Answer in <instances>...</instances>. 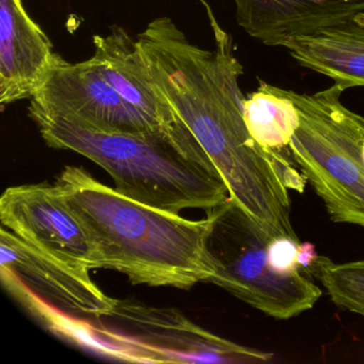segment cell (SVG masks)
I'll return each instance as SVG.
<instances>
[{"label": "cell", "mask_w": 364, "mask_h": 364, "mask_svg": "<svg viewBox=\"0 0 364 364\" xmlns=\"http://www.w3.org/2000/svg\"><path fill=\"white\" fill-rule=\"evenodd\" d=\"M215 46L191 43L171 18L152 21L137 37L146 80L161 102L168 131L187 129L220 172L230 197L272 237L299 242L291 221L289 191L308 181L280 151L259 146L247 129L240 87L244 69L233 39L206 0Z\"/></svg>", "instance_id": "cell-1"}, {"label": "cell", "mask_w": 364, "mask_h": 364, "mask_svg": "<svg viewBox=\"0 0 364 364\" xmlns=\"http://www.w3.org/2000/svg\"><path fill=\"white\" fill-rule=\"evenodd\" d=\"M92 240L102 269L114 270L133 284L188 289L210 282L205 253L208 218L189 220L131 199L69 166L55 182Z\"/></svg>", "instance_id": "cell-2"}, {"label": "cell", "mask_w": 364, "mask_h": 364, "mask_svg": "<svg viewBox=\"0 0 364 364\" xmlns=\"http://www.w3.org/2000/svg\"><path fill=\"white\" fill-rule=\"evenodd\" d=\"M29 116L48 146L101 166L114 189L136 201L180 214L186 208L210 210L230 197L220 172L193 138L164 129L106 133L31 107Z\"/></svg>", "instance_id": "cell-3"}, {"label": "cell", "mask_w": 364, "mask_h": 364, "mask_svg": "<svg viewBox=\"0 0 364 364\" xmlns=\"http://www.w3.org/2000/svg\"><path fill=\"white\" fill-rule=\"evenodd\" d=\"M343 92L336 85L314 95L284 90L300 117L289 148L331 221L364 229V118L343 105Z\"/></svg>", "instance_id": "cell-4"}, {"label": "cell", "mask_w": 364, "mask_h": 364, "mask_svg": "<svg viewBox=\"0 0 364 364\" xmlns=\"http://www.w3.org/2000/svg\"><path fill=\"white\" fill-rule=\"evenodd\" d=\"M205 253L212 266L210 283L278 319L310 310L321 289L304 272L283 274L270 263L268 235L231 197L206 212Z\"/></svg>", "instance_id": "cell-5"}, {"label": "cell", "mask_w": 364, "mask_h": 364, "mask_svg": "<svg viewBox=\"0 0 364 364\" xmlns=\"http://www.w3.org/2000/svg\"><path fill=\"white\" fill-rule=\"evenodd\" d=\"M103 336L127 347L123 357L151 363H259L267 351L242 346L200 327L174 308L117 300Z\"/></svg>", "instance_id": "cell-6"}, {"label": "cell", "mask_w": 364, "mask_h": 364, "mask_svg": "<svg viewBox=\"0 0 364 364\" xmlns=\"http://www.w3.org/2000/svg\"><path fill=\"white\" fill-rule=\"evenodd\" d=\"M1 278L24 301L42 302L75 318L100 319L114 312L117 300L91 279L90 270L57 259L0 230Z\"/></svg>", "instance_id": "cell-7"}, {"label": "cell", "mask_w": 364, "mask_h": 364, "mask_svg": "<svg viewBox=\"0 0 364 364\" xmlns=\"http://www.w3.org/2000/svg\"><path fill=\"white\" fill-rule=\"evenodd\" d=\"M29 107L106 133L163 129L119 95L92 57L70 63L58 55L50 75L31 97Z\"/></svg>", "instance_id": "cell-8"}, {"label": "cell", "mask_w": 364, "mask_h": 364, "mask_svg": "<svg viewBox=\"0 0 364 364\" xmlns=\"http://www.w3.org/2000/svg\"><path fill=\"white\" fill-rule=\"evenodd\" d=\"M1 225L27 244L85 269H102L88 232L56 184L9 187L0 198Z\"/></svg>", "instance_id": "cell-9"}, {"label": "cell", "mask_w": 364, "mask_h": 364, "mask_svg": "<svg viewBox=\"0 0 364 364\" xmlns=\"http://www.w3.org/2000/svg\"><path fill=\"white\" fill-rule=\"evenodd\" d=\"M58 55L22 0H0V104L31 99Z\"/></svg>", "instance_id": "cell-10"}, {"label": "cell", "mask_w": 364, "mask_h": 364, "mask_svg": "<svg viewBox=\"0 0 364 364\" xmlns=\"http://www.w3.org/2000/svg\"><path fill=\"white\" fill-rule=\"evenodd\" d=\"M238 25L267 46H283L364 12V0H234Z\"/></svg>", "instance_id": "cell-11"}, {"label": "cell", "mask_w": 364, "mask_h": 364, "mask_svg": "<svg viewBox=\"0 0 364 364\" xmlns=\"http://www.w3.org/2000/svg\"><path fill=\"white\" fill-rule=\"evenodd\" d=\"M283 48L302 67L331 78L343 91L364 87V12Z\"/></svg>", "instance_id": "cell-12"}, {"label": "cell", "mask_w": 364, "mask_h": 364, "mask_svg": "<svg viewBox=\"0 0 364 364\" xmlns=\"http://www.w3.org/2000/svg\"><path fill=\"white\" fill-rule=\"evenodd\" d=\"M93 44L92 59L106 80L127 103L164 129L161 102L146 80L137 41L122 27L114 26L108 35L93 37Z\"/></svg>", "instance_id": "cell-13"}, {"label": "cell", "mask_w": 364, "mask_h": 364, "mask_svg": "<svg viewBox=\"0 0 364 364\" xmlns=\"http://www.w3.org/2000/svg\"><path fill=\"white\" fill-rule=\"evenodd\" d=\"M244 119L253 139L268 150L289 146L300 125L297 107L284 90L264 82L245 99Z\"/></svg>", "instance_id": "cell-14"}, {"label": "cell", "mask_w": 364, "mask_h": 364, "mask_svg": "<svg viewBox=\"0 0 364 364\" xmlns=\"http://www.w3.org/2000/svg\"><path fill=\"white\" fill-rule=\"evenodd\" d=\"M304 272L321 283L336 306L364 317V259L336 264L317 255Z\"/></svg>", "instance_id": "cell-15"}, {"label": "cell", "mask_w": 364, "mask_h": 364, "mask_svg": "<svg viewBox=\"0 0 364 364\" xmlns=\"http://www.w3.org/2000/svg\"><path fill=\"white\" fill-rule=\"evenodd\" d=\"M300 244L289 237L272 238L268 247L272 265L283 274L302 272L298 263Z\"/></svg>", "instance_id": "cell-16"}, {"label": "cell", "mask_w": 364, "mask_h": 364, "mask_svg": "<svg viewBox=\"0 0 364 364\" xmlns=\"http://www.w3.org/2000/svg\"><path fill=\"white\" fill-rule=\"evenodd\" d=\"M363 157H364V144H363Z\"/></svg>", "instance_id": "cell-17"}]
</instances>
